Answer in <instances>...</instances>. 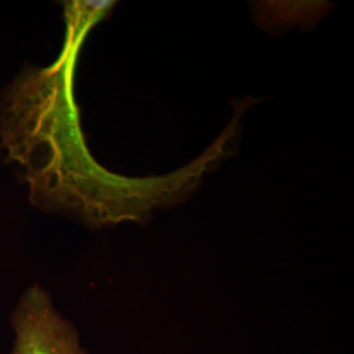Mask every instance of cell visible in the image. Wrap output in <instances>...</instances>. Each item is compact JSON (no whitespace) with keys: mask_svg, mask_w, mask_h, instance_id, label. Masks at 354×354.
Instances as JSON below:
<instances>
[{"mask_svg":"<svg viewBox=\"0 0 354 354\" xmlns=\"http://www.w3.org/2000/svg\"><path fill=\"white\" fill-rule=\"evenodd\" d=\"M10 326L13 332L10 354H88L75 326L37 285L23 294L13 308Z\"/></svg>","mask_w":354,"mask_h":354,"instance_id":"cell-1","label":"cell"}]
</instances>
